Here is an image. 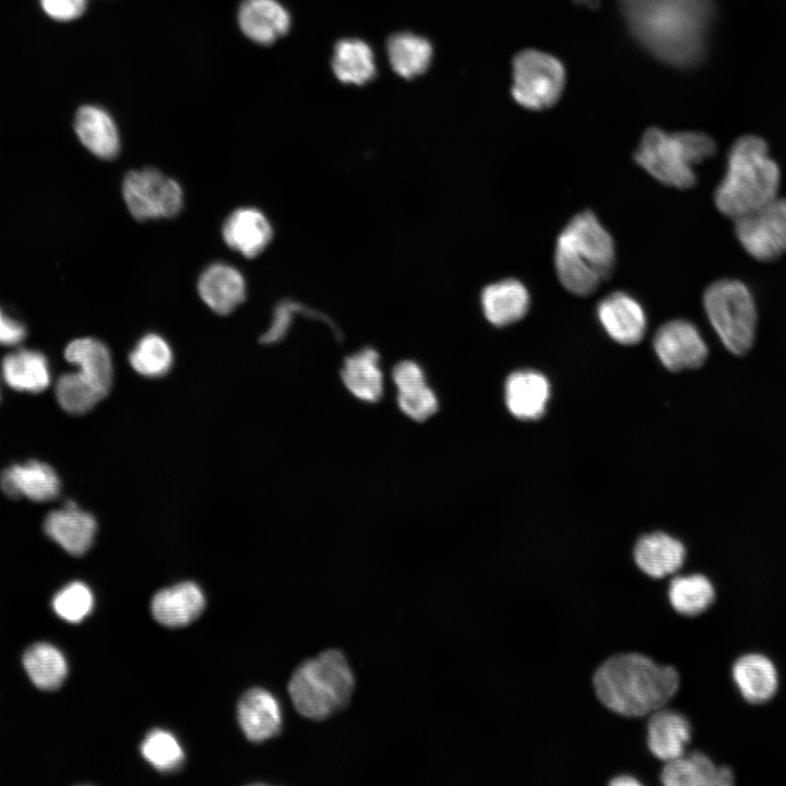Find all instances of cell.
<instances>
[{
	"mask_svg": "<svg viewBox=\"0 0 786 786\" xmlns=\"http://www.w3.org/2000/svg\"><path fill=\"white\" fill-rule=\"evenodd\" d=\"M302 310L297 302L285 300L282 301L274 310L270 327L261 336L263 344H273L281 341L288 332L293 315Z\"/></svg>",
	"mask_w": 786,
	"mask_h": 786,
	"instance_id": "obj_39",
	"label": "cell"
},
{
	"mask_svg": "<svg viewBox=\"0 0 786 786\" xmlns=\"http://www.w3.org/2000/svg\"><path fill=\"white\" fill-rule=\"evenodd\" d=\"M88 0H39L44 13L58 22H69L80 17L86 10Z\"/></svg>",
	"mask_w": 786,
	"mask_h": 786,
	"instance_id": "obj_40",
	"label": "cell"
},
{
	"mask_svg": "<svg viewBox=\"0 0 786 786\" xmlns=\"http://www.w3.org/2000/svg\"><path fill=\"white\" fill-rule=\"evenodd\" d=\"M731 678L740 696L752 705L770 702L779 689L775 663L760 652L740 655L731 666Z\"/></svg>",
	"mask_w": 786,
	"mask_h": 786,
	"instance_id": "obj_12",
	"label": "cell"
},
{
	"mask_svg": "<svg viewBox=\"0 0 786 786\" xmlns=\"http://www.w3.org/2000/svg\"><path fill=\"white\" fill-rule=\"evenodd\" d=\"M715 151L714 140L705 133H668L651 128L644 132L634 159L660 183L689 189L696 183L694 166L713 156Z\"/></svg>",
	"mask_w": 786,
	"mask_h": 786,
	"instance_id": "obj_6",
	"label": "cell"
},
{
	"mask_svg": "<svg viewBox=\"0 0 786 786\" xmlns=\"http://www.w3.org/2000/svg\"><path fill=\"white\" fill-rule=\"evenodd\" d=\"M332 69L342 83L362 85L376 74L373 51L364 40L341 39L334 48Z\"/></svg>",
	"mask_w": 786,
	"mask_h": 786,
	"instance_id": "obj_31",
	"label": "cell"
},
{
	"mask_svg": "<svg viewBox=\"0 0 786 786\" xmlns=\"http://www.w3.org/2000/svg\"><path fill=\"white\" fill-rule=\"evenodd\" d=\"M742 248L759 261H773L786 253V198H774L735 219Z\"/></svg>",
	"mask_w": 786,
	"mask_h": 786,
	"instance_id": "obj_10",
	"label": "cell"
},
{
	"mask_svg": "<svg viewBox=\"0 0 786 786\" xmlns=\"http://www.w3.org/2000/svg\"><path fill=\"white\" fill-rule=\"evenodd\" d=\"M668 597L677 612L693 617L714 604L716 592L707 576L696 573L675 577L670 582Z\"/></svg>",
	"mask_w": 786,
	"mask_h": 786,
	"instance_id": "obj_33",
	"label": "cell"
},
{
	"mask_svg": "<svg viewBox=\"0 0 786 786\" xmlns=\"http://www.w3.org/2000/svg\"><path fill=\"white\" fill-rule=\"evenodd\" d=\"M1 366L4 381L16 391L39 393L50 384L48 360L40 352L15 350L3 358Z\"/></svg>",
	"mask_w": 786,
	"mask_h": 786,
	"instance_id": "obj_29",
	"label": "cell"
},
{
	"mask_svg": "<svg viewBox=\"0 0 786 786\" xmlns=\"http://www.w3.org/2000/svg\"><path fill=\"white\" fill-rule=\"evenodd\" d=\"M238 720L246 737L261 742L278 735L282 711L276 698L265 689L247 691L238 703Z\"/></svg>",
	"mask_w": 786,
	"mask_h": 786,
	"instance_id": "obj_18",
	"label": "cell"
},
{
	"mask_svg": "<svg viewBox=\"0 0 786 786\" xmlns=\"http://www.w3.org/2000/svg\"><path fill=\"white\" fill-rule=\"evenodd\" d=\"M690 739L691 725L684 715L663 707L651 714L647 745L659 760L667 762L682 755Z\"/></svg>",
	"mask_w": 786,
	"mask_h": 786,
	"instance_id": "obj_24",
	"label": "cell"
},
{
	"mask_svg": "<svg viewBox=\"0 0 786 786\" xmlns=\"http://www.w3.org/2000/svg\"><path fill=\"white\" fill-rule=\"evenodd\" d=\"M74 131L85 148L99 158L112 159L120 151L116 123L111 116L98 106L84 105L78 109Z\"/></svg>",
	"mask_w": 786,
	"mask_h": 786,
	"instance_id": "obj_22",
	"label": "cell"
},
{
	"mask_svg": "<svg viewBox=\"0 0 786 786\" xmlns=\"http://www.w3.org/2000/svg\"><path fill=\"white\" fill-rule=\"evenodd\" d=\"M531 305L525 285L507 278L492 283L481 293V307L487 320L496 326H505L523 319Z\"/></svg>",
	"mask_w": 786,
	"mask_h": 786,
	"instance_id": "obj_23",
	"label": "cell"
},
{
	"mask_svg": "<svg viewBox=\"0 0 786 786\" xmlns=\"http://www.w3.org/2000/svg\"><path fill=\"white\" fill-rule=\"evenodd\" d=\"M238 22L247 37L258 44L269 45L287 33L290 16L276 0H243L239 7Z\"/></svg>",
	"mask_w": 786,
	"mask_h": 786,
	"instance_id": "obj_20",
	"label": "cell"
},
{
	"mask_svg": "<svg viewBox=\"0 0 786 786\" xmlns=\"http://www.w3.org/2000/svg\"><path fill=\"white\" fill-rule=\"evenodd\" d=\"M577 1L583 3L586 7H591V8L596 5V0H577Z\"/></svg>",
	"mask_w": 786,
	"mask_h": 786,
	"instance_id": "obj_43",
	"label": "cell"
},
{
	"mask_svg": "<svg viewBox=\"0 0 786 786\" xmlns=\"http://www.w3.org/2000/svg\"><path fill=\"white\" fill-rule=\"evenodd\" d=\"M25 336V326L5 314L0 308V344L7 346L16 345L21 343Z\"/></svg>",
	"mask_w": 786,
	"mask_h": 786,
	"instance_id": "obj_41",
	"label": "cell"
},
{
	"mask_svg": "<svg viewBox=\"0 0 786 786\" xmlns=\"http://www.w3.org/2000/svg\"><path fill=\"white\" fill-rule=\"evenodd\" d=\"M106 395L79 371L59 377L56 397L63 410L82 415L90 412Z\"/></svg>",
	"mask_w": 786,
	"mask_h": 786,
	"instance_id": "obj_36",
	"label": "cell"
},
{
	"mask_svg": "<svg viewBox=\"0 0 786 786\" xmlns=\"http://www.w3.org/2000/svg\"><path fill=\"white\" fill-rule=\"evenodd\" d=\"M781 181L778 165L769 155L763 139L739 138L728 153L723 180L715 190L717 210L734 221L776 198Z\"/></svg>",
	"mask_w": 786,
	"mask_h": 786,
	"instance_id": "obj_4",
	"label": "cell"
},
{
	"mask_svg": "<svg viewBox=\"0 0 786 786\" xmlns=\"http://www.w3.org/2000/svg\"><path fill=\"white\" fill-rule=\"evenodd\" d=\"M172 352L159 335L143 336L129 355L131 367L141 376L157 378L166 374L172 366Z\"/></svg>",
	"mask_w": 786,
	"mask_h": 786,
	"instance_id": "obj_35",
	"label": "cell"
},
{
	"mask_svg": "<svg viewBox=\"0 0 786 786\" xmlns=\"http://www.w3.org/2000/svg\"><path fill=\"white\" fill-rule=\"evenodd\" d=\"M514 100L531 110L555 105L565 84V69L555 56L535 49L520 51L512 62Z\"/></svg>",
	"mask_w": 786,
	"mask_h": 786,
	"instance_id": "obj_8",
	"label": "cell"
},
{
	"mask_svg": "<svg viewBox=\"0 0 786 786\" xmlns=\"http://www.w3.org/2000/svg\"><path fill=\"white\" fill-rule=\"evenodd\" d=\"M66 359L79 368V372L105 395L114 377L111 355L107 346L92 337L73 340L64 349Z\"/></svg>",
	"mask_w": 786,
	"mask_h": 786,
	"instance_id": "obj_28",
	"label": "cell"
},
{
	"mask_svg": "<svg viewBox=\"0 0 786 786\" xmlns=\"http://www.w3.org/2000/svg\"><path fill=\"white\" fill-rule=\"evenodd\" d=\"M386 50L392 69L405 79L424 73L432 57V46L429 40L412 33L392 35L388 40Z\"/></svg>",
	"mask_w": 786,
	"mask_h": 786,
	"instance_id": "obj_32",
	"label": "cell"
},
{
	"mask_svg": "<svg viewBox=\"0 0 786 786\" xmlns=\"http://www.w3.org/2000/svg\"><path fill=\"white\" fill-rule=\"evenodd\" d=\"M636 565L652 577H664L682 565L686 549L681 541L665 534L653 533L639 539L633 551Z\"/></svg>",
	"mask_w": 786,
	"mask_h": 786,
	"instance_id": "obj_27",
	"label": "cell"
},
{
	"mask_svg": "<svg viewBox=\"0 0 786 786\" xmlns=\"http://www.w3.org/2000/svg\"><path fill=\"white\" fill-rule=\"evenodd\" d=\"M205 598L201 588L192 582H182L155 594L152 614L157 622L169 628L189 624L203 611Z\"/></svg>",
	"mask_w": 786,
	"mask_h": 786,
	"instance_id": "obj_21",
	"label": "cell"
},
{
	"mask_svg": "<svg viewBox=\"0 0 786 786\" xmlns=\"http://www.w3.org/2000/svg\"><path fill=\"white\" fill-rule=\"evenodd\" d=\"M549 382L539 372L516 371L505 383V402L509 410L520 419H537L549 398Z\"/></svg>",
	"mask_w": 786,
	"mask_h": 786,
	"instance_id": "obj_26",
	"label": "cell"
},
{
	"mask_svg": "<svg viewBox=\"0 0 786 786\" xmlns=\"http://www.w3.org/2000/svg\"><path fill=\"white\" fill-rule=\"evenodd\" d=\"M660 781L666 786H730L735 774L728 766L716 765L703 752L693 751L665 762Z\"/></svg>",
	"mask_w": 786,
	"mask_h": 786,
	"instance_id": "obj_16",
	"label": "cell"
},
{
	"mask_svg": "<svg viewBox=\"0 0 786 786\" xmlns=\"http://www.w3.org/2000/svg\"><path fill=\"white\" fill-rule=\"evenodd\" d=\"M0 488L10 498L50 501L60 493L61 483L56 471L36 460L13 464L0 474Z\"/></svg>",
	"mask_w": 786,
	"mask_h": 786,
	"instance_id": "obj_14",
	"label": "cell"
},
{
	"mask_svg": "<svg viewBox=\"0 0 786 786\" xmlns=\"http://www.w3.org/2000/svg\"><path fill=\"white\" fill-rule=\"evenodd\" d=\"M597 318L606 333L617 343H639L646 331V314L641 303L631 295L615 291L597 305Z\"/></svg>",
	"mask_w": 786,
	"mask_h": 786,
	"instance_id": "obj_13",
	"label": "cell"
},
{
	"mask_svg": "<svg viewBox=\"0 0 786 786\" xmlns=\"http://www.w3.org/2000/svg\"><path fill=\"white\" fill-rule=\"evenodd\" d=\"M679 674L645 655L624 653L609 657L595 671L599 701L623 716H644L664 707L679 688Z\"/></svg>",
	"mask_w": 786,
	"mask_h": 786,
	"instance_id": "obj_2",
	"label": "cell"
},
{
	"mask_svg": "<svg viewBox=\"0 0 786 786\" xmlns=\"http://www.w3.org/2000/svg\"><path fill=\"white\" fill-rule=\"evenodd\" d=\"M706 315L724 346L745 355L754 342L757 307L750 289L737 279H719L704 291Z\"/></svg>",
	"mask_w": 786,
	"mask_h": 786,
	"instance_id": "obj_7",
	"label": "cell"
},
{
	"mask_svg": "<svg viewBox=\"0 0 786 786\" xmlns=\"http://www.w3.org/2000/svg\"><path fill=\"white\" fill-rule=\"evenodd\" d=\"M342 379L356 397L366 402L378 401L383 392V377L379 356L372 348H364L346 358Z\"/></svg>",
	"mask_w": 786,
	"mask_h": 786,
	"instance_id": "obj_30",
	"label": "cell"
},
{
	"mask_svg": "<svg viewBox=\"0 0 786 786\" xmlns=\"http://www.w3.org/2000/svg\"><path fill=\"white\" fill-rule=\"evenodd\" d=\"M610 785L614 786H640L641 783L634 778L633 776L629 775H620L615 777L609 782Z\"/></svg>",
	"mask_w": 786,
	"mask_h": 786,
	"instance_id": "obj_42",
	"label": "cell"
},
{
	"mask_svg": "<svg viewBox=\"0 0 786 786\" xmlns=\"http://www.w3.org/2000/svg\"><path fill=\"white\" fill-rule=\"evenodd\" d=\"M654 349L670 371L701 367L707 358V346L696 326L682 319L663 324L656 332Z\"/></svg>",
	"mask_w": 786,
	"mask_h": 786,
	"instance_id": "obj_11",
	"label": "cell"
},
{
	"mask_svg": "<svg viewBox=\"0 0 786 786\" xmlns=\"http://www.w3.org/2000/svg\"><path fill=\"white\" fill-rule=\"evenodd\" d=\"M23 664L32 682L41 690L58 689L68 674L61 652L46 643L31 646L24 654Z\"/></svg>",
	"mask_w": 786,
	"mask_h": 786,
	"instance_id": "obj_34",
	"label": "cell"
},
{
	"mask_svg": "<svg viewBox=\"0 0 786 786\" xmlns=\"http://www.w3.org/2000/svg\"><path fill=\"white\" fill-rule=\"evenodd\" d=\"M198 293L203 302L217 314L233 312L246 297L242 274L227 263H213L200 275Z\"/></svg>",
	"mask_w": 786,
	"mask_h": 786,
	"instance_id": "obj_17",
	"label": "cell"
},
{
	"mask_svg": "<svg viewBox=\"0 0 786 786\" xmlns=\"http://www.w3.org/2000/svg\"><path fill=\"white\" fill-rule=\"evenodd\" d=\"M615 261L614 239L590 211L575 215L557 238L556 272L562 286L574 295L594 293L612 273Z\"/></svg>",
	"mask_w": 786,
	"mask_h": 786,
	"instance_id": "obj_3",
	"label": "cell"
},
{
	"mask_svg": "<svg viewBox=\"0 0 786 786\" xmlns=\"http://www.w3.org/2000/svg\"><path fill=\"white\" fill-rule=\"evenodd\" d=\"M93 604L91 590L81 582L63 587L52 602L58 616L70 622L82 621L91 612Z\"/></svg>",
	"mask_w": 786,
	"mask_h": 786,
	"instance_id": "obj_38",
	"label": "cell"
},
{
	"mask_svg": "<svg viewBox=\"0 0 786 786\" xmlns=\"http://www.w3.org/2000/svg\"><path fill=\"white\" fill-rule=\"evenodd\" d=\"M97 523L94 516L80 510L73 501L51 511L44 521L45 533L67 552L85 553L94 541Z\"/></svg>",
	"mask_w": 786,
	"mask_h": 786,
	"instance_id": "obj_15",
	"label": "cell"
},
{
	"mask_svg": "<svg viewBox=\"0 0 786 786\" xmlns=\"http://www.w3.org/2000/svg\"><path fill=\"white\" fill-rule=\"evenodd\" d=\"M392 376L397 388V404L404 414L421 421L436 413L437 397L417 364L402 361L394 367Z\"/></svg>",
	"mask_w": 786,
	"mask_h": 786,
	"instance_id": "obj_25",
	"label": "cell"
},
{
	"mask_svg": "<svg viewBox=\"0 0 786 786\" xmlns=\"http://www.w3.org/2000/svg\"><path fill=\"white\" fill-rule=\"evenodd\" d=\"M122 195L129 212L139 221L172 217L183 203L178 182L153 168L128 172Z\"/></svg>",
	"mask_w": 786,
	"mask_h": 786,
	"instance_id": "obj_9",
	"label": "cell"
},
{
	"mask_svg": "<svg viewBox=\"0 0 786 786\" xmlns=\"http://www.w3.org/2000/svg\"><path fill=\"white\" fill-rule=\"evenodd\" d=\"M226 245L246 258H254L270 243L273 231L265 215L254 207L234 211L222 229Z\"/></svg>",
	"mask_w": 786,
	"mask_h": 786,
	"instance_id": "obj_19",
	"label": "cell"
},
{
	"mask_svg": "<svg viewBox=\"0 0 786 786\" xmlns=\"http://www.w3.org/2000/svg\"><path fill=\"white\" fill-rule=\"evenodd\" d=\"M144 759L156 770L172 772L183 763V751L179 742L168 731L154 729L150 731L141 745Z\"/></svg>",
	"mask_w": 786,
	"mask_h": 786,
	"instance_id": "obj_37",
	"label": "cell"
},
{
	"mask_svg": "<svg viewBox=\"0 0 786 786\" xmlns=\"http://www.w3.org/2000/svg\"><path fill=\"white\" fill-rule=\"evenodd\" d=\"M354 689L355 677L349 663L335 648L303 662L288 683L295 708L312 720L325 719L346 707Z\"/></svg>",
	"mask_w": 786,
	"mask_h": 786,
	"instance_id": "obj_5",
	"label": "cell"
},
{
	"mask_svg": "<svg viewBox=\"0 0 786 786\" xmlns=\"http://www.w3.org/2000/svg\"><path fill=\"white\" fill-rule=\"evenodd\" d=\"M635 41L656 59L690 68L704 57L714 16L712 0H618Z\"/></svg>",
	"mask_w": 786,
	"mask_h": 786,
	"instance_id": "obj_1",
	"label": "cell"
}]
</instances>
